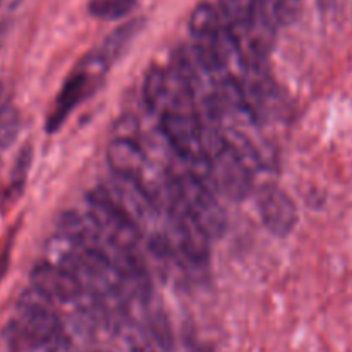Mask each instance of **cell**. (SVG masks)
<instances>
[{
  "label": "cell",
  "mask_w": 352,
  "mask_h": 352,
  "mask_svg": "<svg viewBox=\"0 0 352 352\" xmlns=\"http://www.w3.org/2000/svg\"><path fill=\"white\" fill-rule=\"evenodd\" d=\"M47 302L34 291L21 299L16 316L7 327V342L14 352L55 351L64 344V327Z\"/></svg>",
  "instance_id": "1"
},
{
  "label": "cell",
  "mask_w": 352,
  "mask_h": 352,
  "mask_svg": "<svg viewBox=\"0 0 352 352\" xmlns=\"http://www.w3.org/2000/svg\"><path fill=\"white\" fill-rule=\"evenodd\" d=\"M168 198L177 201L210 239H219L227 230V213L215 192L196 172L172 175L167 184Z\"/></svg>",
  "instance_id": "2"
},
{
  "label": "cell",
  "mask_w": 352,
  "mask_h": 352,
  "mask_svg": "<svg viewBox=\"0 0 352 352\" xmlns=\"http://www.w3.org/2000/svg\"><path fill=\"white\" fill-rule=\"evenodd\" d=\"M206 172L217 189L230 199H243L253 188V164L226 136L206 140Z\"/></svg>",
  "instance_id": "3"
},
{
  "label": "cell",
  "mask_w": 352,
  "mask_h": 352,
  "mask_svg": "<svg viewBox=\"0 0 352 352\" xmlns=\"http://www.w3.org/2000/svg\"><path fill=\"white\" fill-rule=\"evenodd\" d=\"M160 129L172 148L189 162L206 164V133L198 109H181L162 113Z\"/></svg>",
  "instance_id": "4"
},
{
  "label": "cell",
  "mask_w": 352,
  "mask_h": 352,
  "mask_svg": "<svg viewBox=\"0 0 352 352\" xmlns=\"http://www.w3.org/2000/svg\"><path fill=\"white\" fill-rule=\"evenodd\" d=\"M33 291L48 302H64V305H81L89 298V292L67 267L60 263L36 265L31 272Z\"/></svg>",
  "instance_id": "5"
},
{
  "label": "cell",
  "mask_w": 352,
  "mask_h": 352,
  "mask_svg": "<svg viewBox=\"0 0 352 352\" xmlns=\"http://www.w3.org/2000/svg\"><path fill=\"white\" fill-rule=\"evenodd\" d=\"M107 69H109V64L100 54L89 55L82 60V64L79 65V71L65 81L64 88L58 93L54 112L48 117V131H57L62 126L65 117L91 91L95 81L102 78Z\"/></svg>",
  "instance_id": "6"
},
{
  "label": "cell",
  "mask_w": 352,
  "mask_h": 352,
  "mask_svg": "<svg viewBox=\"0 0 352 352\" xmlns=\"http://www.w3.org/2000/svg\"><path fill=\"white\" fill-rule=\"evenodd\" d=\"M258 210L263 226L274 236L285 237L298 226V208L291 196L277 186H265L258 195Z\"/></svg>",
  "instance_id": "7"
},
{
  "label": "cell",
  "mask_w": 352,
  "mask_h": 352,
  "mask_svg": "<svg viewBox=\"0 0 352 352\" xmlns=\"http://www.w3.org/2000/svg\"><path fill=\"white\" fill-rule=\"evenodd\" d=\"M107 160L110 168L119 181L131 182V184L141 186L148 191L144 184V174L148 170V160L144 151L138 146L134 140L127 136L116 138L109 144L107 150ZM150 192V191H148ZM151 195V192H150Z\"/></svg>",
  "instance_id": "8"
},
{
  "label": "cell",
  "mask_w": 352,
  "mask_h": 352,
  "mask_svg": "<svg viewBox=\"0 0 352 352\" xmlns=\"http://www.w3.org/2000/svg\"><path fill=\"white\" fill-rule=\"evenodd\" d=\"M141 23L140 21H131V23H126L124 26H120L119 30L113 31L109 38L103 43V48L98 52L103 58H105L107 64L110 65V62L116 60L120 54L124 52V48L131 43L134 36L140 31Z\"/></svg>",
  "instance_id": "9"
},
{
  "label": "cell",
  "mask_w": 352,
  "mask_h": 352,
  "mask_svg": "<svg viewBox=\"0 0 352 352\" xmlns=\"http://www.w3.org/2000/svg\"><path fill=\"white\" fill-rule=\"evenodd\" d=\"M223 19L232 30L244 26L260 9V0H220Z\"/></svg>",
  "instance_id": "10"
},
{
  "label": "cell",
  "mask_w": 352,
  "mask_h": 352,
  "mask_svg": "<svg viewBox=\"0 0 352 352\" xmlns=\"http://www.w3.org/2000/svg\"><path fill=\"white\" fill-rule=\"evenodd\" d=\"M146 327L150 337L158 344V347L164 351H170L174 346V337H172L170 325H168L165 313L162 309H146Z\"/></svg>",
  "instance_id": "11"
},
{
  "label": "cell",
  "mask_w": 352,
  "mask_h": 352,
  "mask_svg": "<svg viewBox=\"0 0 352 352\" xmlns=\"http://www.w3.org/2000/svg\"><path fill=\"white\" fill-rule=\"evenodd\" d=\"M136 6V0H91L89 12L100 19H122Z\"/></svg>",
  "instance_id": "12"
},
{
  "label": "cell",
  "mask_w": 352,
  "mask_h": 352,
  "mask_svg": "<svg viewBox=\"0 0 352 352\" xmlns=\"http://www.w3.org/2000/svg\"><path fill=\"white\" fill-rule=\"evenodd\" d=\"M19 131V112L9 100H0V148H7Z\"/></svg>",
  "instance_id": "13"
},
{
  "label": "cell",
  "mask_w": 352,
  "mask_h": 352,
  "mask_svg": "<svg viewBox=\"0 0 352 352\" xmlns=\"http://www.w3.org/2000/svg\"><path fill=\"white\" fill-rule=\"evenodd\" d=\"M260 6L275 23L282 24L292 23L299 12V0H260Z\"/></svg>",
  "instance_id": "14"
},
{
  "label": "cell",
  "mask_w": 352,
  "mask_h": 352,
  "mask_svg": "<svg viewBox=\"0 0 352 352\" xmlns=\"http://www.w3.org/2000/svg\"><path fill=\"white\" fill-rule=\"evenodd\" d=\"M19 2L21 0H0V16L16 9L19 6Z\"/></svg>",
  "instance_id": "15"
},
{
  "label": "cell",
  "mask_w": 352,
  "mask_h": 352,
  "mask_svg": "<svg viewBox=\"0 0 352 352\" xmlns=\"http://www.w3.org/2000/svg\"><path fill=\"white\" fill-rule=\"evenodd\" d=\"M131 352H153V351H151V347L144 346V344L133 342V346H131Z\"/></svg>",
  "instance_id": "16"
}]
</instances>
